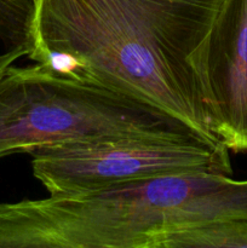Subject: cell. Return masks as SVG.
Returning <instances> with one entry per match:
<instances>
[{
	"label": "cell",
	"mask_w": 247,
	"mask_h": 248,
	"mask_svg": "<svg viewBox=\"0 0 247 248\" xmlns=\"http://www.w3.org/2000/svg\"><path fill=\"white\" fill-rule=\"evenodd\" d=\"M218 2L35 0L28 58L152 104L223 144L190 63Z\"/></svg>",
	"instance_id": "6da1fadb"
},
{
	"label": "cell",
	"mask_w": 247,
	"mask_h": 248,
	"mask_svg": "<svg viewBox=\"0 0 247 248\" xmlns=\"http://www.w3.org/2000/svg\"><path fill=\"white\" fill-rule=\"evenodd\" d=\"M247 219V181L179 174L79 196L0 202V248H160L167 235Z\"/></svg>",
	"instance_id": "7a4b0ae2"
},
{
	"label": "cell",
	"mask_w": 247,
	"mask_h": 248,
	"mask_svg": "<svg viewBox=\"0 0 247 248\" xmlns=\"http://www.w3.org/2000/svg\"><path fill=\"white\" fill-rule=\"evenodd\" d=\"M124 137L200 138L152 104L47 64H12L0 74V159L44 145Z\"/></svg>",
	"instance_id": "3957f363"
},
{
	"label": "cell",
	"mask_w": 247,
	"mask_h": 248,
	"mask_svg": "<svg viewBox=\"0 0 247 248\" xmlns=\"http://www.w3.org/2000/svg\"><path fill=\"white\" fill-rule=\"evenodd\" d=\"M33 174L51 196H79L179 174L232 173L229 149L201 138L124 137L36 148Z\"/></svg>",
	"instance_id": "277c9868"
},
{
	"label": "cell",
	"mask_w": 247,
	"mask_h": 248,
	"mask_svg": "<svg viewBox=\"0 0 247 248\" xmlns=\"http://www.w3.org/2000/svg\"><path fill=\"white\" fill-rule=\"evenodd\" d=\"M190 63L219 140L247 152V0H219Z\"/></svg>",
	"instance_id": "5b68a950"
},
{
	"label": "cell",
	"mask_w": 247,
	"mask_h": 248,
	"mask_svg": "<svg viewBox=\"0 0 247 248\" xmlns=\"http://www.w3.org/2000/svg\"><path fill=\"white\" fill-rule=\"evenodd\" d=\"M35 0H0V74L33 48Z\"/></svg>",
	"instance_id": "8992f818"
},
{
	"label": "cell",
	"mask_w": 247,
	"mask_h": 248,
	"mask_svg": "<svg viewBox=\"0 0 247 248\" xmlns=\"http://www.w3.org/2000/svg\"><path fill=\"white\" fill-rule=\"evenodd\" d=\"M160 248H247V219L216 220L167 235Z\"/></svg>",
	"instance_id": "52a82bcc"
}]
</instances>
